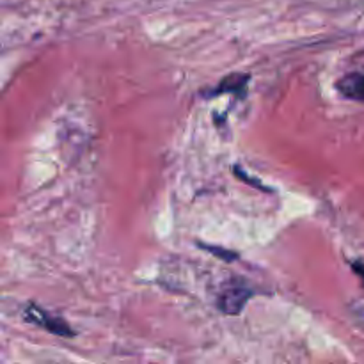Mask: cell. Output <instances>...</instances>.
<instances>
[{"mask_svg":"<svg viewBox=\"0 0 364 364\" xmlns=\"http://www.w3.org/2000/svg\"><path fill=\"white\" fill-rule=\"evenodd\" d=\"M256 294V288L251 287L249 283H245L244 279H238V277H233V279L226 281L220 288V291L217 294L215 306L223 315H240L244 311L245 304L251 301Z\"/></svg>","mask_w":364,"mask_h":364,"instance_id":"cell-1","label":"cell"},{"mask_svg":"<svg viewBox=\"0 0 364 364\" xmlns=\"http://www.w3.org/2000/svg\"><path fill=\"white\" fill-rule=\"evenodd\" d=\"M21 318H23V322L39 327V329L46 331V333L53 334V336H59V338L77 336V333H75V331L66 323V320L53 315V313L46 311L45 308L34 304V302H28V304L25 306L23 311H21Z\"/></svg>","mask_w":364,"mask_h":364,"instance_id":"cell-2","label":"cell"},{"mask_svg":"<svg viewBox=\"0 0 364 364\" xmlns=\"http://www.w3.org/2000/svg\"><path fill=\"white\" fill-rule=\"evenodd\" d=\"M249 80H251V75L249 73H231L228 75V77H224L217 87L210 89V91H203L201 96H205V98H213V96L231 95V92L238 96H245Z\"/></svg>","mask_w":364,"mask_h":364,"instance_id":"cell-3","label":"cell"},{"mask_svg":"<svg viewBox=\"0 0 364 364\" xmlns=\"http://www.w3.org/2000/svg\"><path fill=\"white\" fill-rule=\"evenodd\" d=\"M336 89L343 98L364 102V71H352L338 80Z\"/></svg>","mask_w":364,"mask_h":364,"instance_id":"cell-4","label":"cell"},{"mask_svg":"<svg viewBox=\"0 0 364 364\" xmlns=\"http://www.w3.org/2000/svg\"><path fill=\"white\" fill-rule=\"evenodd\" d=\"M196 245H198V247H201L203 251L210 252V255H213L215 258L223 259V262H226V263H231V262H237V259H240V255H238L237 251H231V249L219 247V245L203 244V242H198Z\"/></svg>","mask_w":364,"mask_h":364,"instance_id":"cell-5","label":"cell"},{"mask_svg":"<svg viewBox=\"0 0 364 364\" xmlns=\"http://www.w3.org/2000/svg\"><path fill=\"white\" fill-rule=\"evenodd\" d=\"M233 174H235V176H237L238 180H240V181H244V183L251 185V187H255V188H259V191H263V192H274L272 188H270V187H267V185H263L262 181L258 180V178H252V176H249V174L245 173V171L242 169L240 166H233Z\"/></svg>","mask_w":364,"mask_h":364,"instance_id":"cell-6","label":"cell"},{"mask_svg":"<svg viewBox=\"0 0 364 364\" xmlns=\"http://www.w3.org/2000/svg\"><path fill=\"white\" fill-rule=\"evenodd\" d=\"M350 267H352V270H354V272L361 277V281L364 284V262H361V259H355V262L350 263Z\"/></svg>","mask_w":364,"mask_h":364,"instance_id":"cell-7","label":"cell"}]
</instances>
